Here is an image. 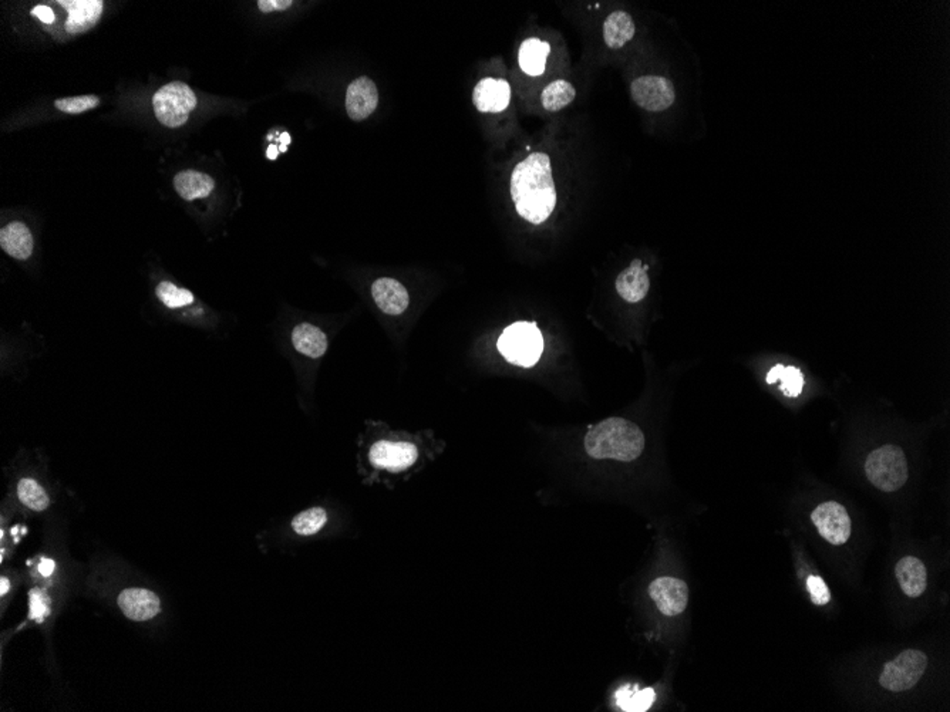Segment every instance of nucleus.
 <instances>
[{
    "label": "nucleus",
    "mask_w": 950,
    "mask_h": 712,
    "mask_svg": "<svg viewBox=\"0 0 950 712\" xmlns=\"http://www.w3.org/2000/svg\"><path fill=\"white\" fill-rule=\"evenodd\" d=\"M511 197L521 218L533 225L544 223L556 205L551 159L544 152H533L514 168Z\"/></svg>",
    "instance_id": "1"
},
{
    "label": "nucleus",
    "mask_w": 950,
    "mask_h": 712,
    "mask_svg": "<svg viewBox=\"0 0 950 712\" xmlns=\"http://www.w3.org/2000/svg\"><path fill=\"white\" fill-rule=\"evenodd\" d=\"M645 445L642 430L632 421L619 417L597 424L585 437V451L595 459L635 461L642 455Z\"/></svg>",
    "instance_id": "2"
},
{
    "label": "nucleus",
    "mask_w": 950,
    "mask_h": 712,
    "mask_svg": "<svg viewBox=\"0 0 950 712\" xmlns=\"http://www.w3.org/2000/svg\"><path fill=\"white\" fill-rule=\"evenodd\" d=\"M865 473L869 482L882 492H897L908 481V462L897 445H885L868 455Z\"/></svg>",
    "instance_id": "3"
},
{
    "label": "nucleus",
    "mask_w": 950,
    "mask_h": 712,
    "mask_svg": "<svg viewBox=\"0 0 950 712\" xmlns=\"http://www.w3.org/2000/svg\"><path fill=\"white\" fill-rule=\"evenodd\" d=\"M499 350L509 363L532 367L544 352V337L535 323L518 321L504 330L499 339Z\"/></svg>",
    "instance_id": "4"
},
{
    "label": "nucleus",
    "mask_w": 950,
    "mask_h": 712,
    "mask_svg": "<svg viewBox=\"0 0 950 712\" xmlns=\"http://www.w3.org/2000/svg\"><path fill=\"white\" fill-rule=\"evenodd\" d=\"M420 458V449L414 442L400 438H378L368 449V461L373 471L396 473L410 471Z\"/></svg>",
    "instance_id": "5"
},
{
    "label": "nucleus",
    "mask_w": 950,
    "mask_h": 712,
    "mask_svg": "<svg viewBox=\"0 0 950 712\" xmlns=\"http://www.w3.org/2000/svg\"><path fill=\"white\" fill-rule=\"evenodd\" d=\"M157 120L168 128H178L187 123L188 117L197 107V97L190 85L173 82L166 85L152 97Z\"/></svg>",
    "instance_id": "6"
},
{
    "label": "nucleus",
    "mask_w": 950,
    "mask_h": 712,
    "mask_svg": "<svg viewBox=\"0 0 950 712\" xmlns=\"http://www.w3.org/2000/svg\"><path fill=\"white\" fill-rule=\"evenodd\" d=\"M928 667V659L918 650H905L883 667L880 683L889 692H901L918 684Z\"/></svg>",
    "instance_id": "7"
},
{
    "label": "nucleus",
    "mask_w": 950,
    "mask_h": 712,
    "mask_svg": "<svg viewBox=\"0 0 950 712\" xmlns=\"http://www.w3.org/2000/svg\"><path fill=\"white\" fill-rule=\"evenodd\" d=\"M633 101L642 109L657 113L664 111L675 102L673 83L662 76H642L630 85Z\"/></svg>",
    "instance_id": "8"
},
{
    "label": "nucleus",
    "mask_w": 950,
    "mask_h": 712,
    "mask_svg": "<svg viewBox=\"0 0 950 712\" xmlns=\"http://www.w3.org/2000/svg\"><path fill=\"white\" fill-rule=\"evenodd\" d=\"M811 519L824 539L834 546H841L851 536V518L847 509L838 502L818 505Z\"/></svg>",
    "instance_id": "9"
},
{
    "label": "nucleus",
    "mask_w": 950,
    "mask_h": 712,
    "mask_svg": "<svg viewBox=\"0 0 950 712\" xmlns=\"http://www.w3.org/2000/svg\"><path fill=\"white\" fill-rule=\"evenodd\" d=\"M649 596L661 613L673 618L686 611L689 603V587L680 578L662 576L649 586Z\"/></svg>",
    "instance_id": "10"
},
{
    "label": "nucleus",
    "mask_w": 950,
    "mask_h": 712,
    "mask_svg": "<svg viewBox=\"0 0 950 712\" xmlns=\"http://www.w3.org/2000/svg\"><path fill=\"white\" fill-rule=\"evenodd\" d=\"M378 104V85L371 78L361 76L350 83L346 92V111L352 120H366L375 113Z\"/></svg>",
    "instance_id": "11"
},
{
    "label": "nucleus",
    "mask_w": 950,
    "mask_h": 712,
    "mask_svg": "<svg viewBox=\"0 0 950 712\" xmlns=\"http://www.w3.org/2000/svg\"><path fill=\"white\" fill-rule=\"evenodd\" d=\"M118 607L126 618L133 621H147L161 611L159 597L147 589H127L118 596Z\"/></svg>",
    "instance_id": "12"
},
{
    "label": "nucleus",
    "mask_w": 950,
    "mask_h": 712,
    "mask_svg": "<svg viewBox=\"0 0 950 712\" xmlns=\"http://www.w3.org/2000/svg\"><path fill=\"white\" fill-rule=\"evenodd\" d=\"M473 101L481 113H501L511 101V87L502 78H483L474 89Z\"/></svg>",
    "instance_id": "13"
},
{
    "label": "nucleus",
    "mask_w": 950,
    "mask_h": 712,
    "mask_svg": "<svg viewBox=\"0 0 950 712\" xmlns=\"http://www.w3.org/2000/svg\"><path fill=\"white\" fill-rule=\"evenodd\" d=\"M69 12L66 30L71 35L87 32L94 28L103 13L101 0H61L57 2Z\"/></svg>",
    "instance_id": "14"
},
{
    "label": "nucleus",
    "mask_w": 950,
    "mask_h": 712,
    "mask_svg": "<svg viewBox=\"0 0 950 712\" xmlns=\"http://www.w3.org/2000/svg\"><path fill=\"white\" fill-rule=\"evenodd\" d=\"M371 296L378 309L389 316H399L409 307V293L396 279H378L371 286Z\"/></svg>",
    "instance_id": "15"
},
{
    "label": "nucleus",
    "mask_w": 950,
    "mask_h": 712,
    "mask_svg": "<svg viewBox=\"0 0 950 712\" xmlns=\"http://www.w3.org/2000/svg\"><path fill=\"white\" fill-rule=\"evenodd\" d=\"M649 287L647 265H643L642 261H633L632 265L625 269L616 279V290H618L619 296L629 303H637L645 299Z\"/></svg>",
    "instance_id": "16"
},
{
    "label": "nucleus",
    "mask_w": 950,
    "mask_h": 712,
    "mask_svg": "<svg viewBox=\"0 0 950 712\" xmlns=\"http://www.w3.org/2000/svg\"><path fill=\"white\" fill-rule=\"evenodd\" d=\"M895 571H897V582L906 596L919 597L925 592L926 586H928V571H926L925 564L919 561L918 557H904L897 562Z\"/></svg>",
    "instance_id": "17"
},
{
    "label": "nucleus",
    "mask_w": 950,
    "mask_h": 712,
    "mask_svg": "<svg viewBox=\"0 0 950 712\" xmlns=\"http://www.w3.org/2000/svg\"><path fill=\"white\" fill-rule=\"evenodd\" d=\"M0 247L12 258L26 261L33 254L32 232L23 222H12L0 232Z\"/></svg>",
    "instance_id": "18"
},
{
    "label": "nucleus",
    "mask_w": 950,
    "mask_h": 712,
    "mask_svg": "<svg viewBox=\"0 0 950 712\" xmlns=\"http://www.w3.org/2000/svg\"><path fill=\"white\" fill-rule=\"evenodd\" d=\"M635 21L623 11L609 14L604 23V40L609 49H622L635 36Z\"/></svg>",
    "instance_id": "19"
},
{
    "label": "nucleus",
    "mask_w": 950,
    "mask_h": 712,
    "mask_svg": "<svg viewBox=\"0 0 950 712\" xmlns=\"http://www.w3.org/2000/svg\"><path fill=\"white\" fill-rule=\"evenodd\" d=\"M292 343L299 353L311 359H319L328 352V337L311 323H301L294 328Z\"/></svg>",
    "instance_id": "20"
},
{
    "label": "nucleus",
    "mask_w": 950,
    "mask_h": 712,
    "mask_svg": "<svg viewBox=\"0 0 950 712\" xmlns=\"http://www.w3.org/2000/svg\"><path fill=\"white\" fill-rule=\"evenodd\" d=\"M174 188L185 201L207 198L215 188V181L199 171H183L174 178Z\"/></svg>",
    "instance_id": "21"
},
{
    "label": "nucleus",
    "mask_w": 950,
    "mask_h": 712,
    "mask_svg": "<svg viewBox=\"0 0 950 712\" xmlns=\"http://www.w3.org/2000/svg\"><path fill=\"white\" fill-rule=\"evenodd\" d=\"M328 523V509L323 508V506H312V508L297 514L292 519L290 528L294 530L295 535L299 536V538H313V536L319 535L321 530H325Z\"/></svg>",
    "instance_id": "22"
},
{
    "label": "nucleus",
    "mask_w": 950,
    "mask_h": 712,
    "mask_svg": "<svg viewBox=\"0 0 950 712\" xmlns=\"http://www.w3.org/2000/svg\"><path fill=\"white\" fill-rule=\"evenodd\" d=\"M656 692L654 688H637V685H625L615 692V702L619 708L628 712L647 711L654 706Z\"/></svg>",
    "instance_id": "23"
},
{
    "label": "nucleus",
    "mask_w": 950,
    "mask_h": 712,
    "mask_svg": "<svg viewBox=\"0 0 950 712\" xmlns=\"http://www.w3.org/2000/svg\"><path fill=\"white\" fill-rule=\"evenodd\" d=\"M548 54L549 44L547 42H540V39L525 40L520 49V66L524 73L530 76L542 75Z\"/></svg>",
    "instance_id": "24"
},
{
    "label": "nucleus",
    "mask_w": 950,
    "mask_h": 712,
    "mask_svg": "<svg viewBox=\"0 0 950 712\" xmlns=\"http://www.w3.org/2000/svg\"><path fill=\"white\" fill-rule=\"evenodd\" d=\"M781 383V390L787 397H797L801 394L804 387V376L797 367H784L781 364L774 366L767 374V383Z\"/></svg>",
    "instance_id": "25"
},
{
    "label": "nucleus",
    "mask_w": 950,
    "mask_h": 712,
    "mask_svg": "<svg viewBox=\"0 0 950 712\" xmlns=\"http://www.w3.org/2000/svg\"><path fill=\"white\" fill-rule=\"evenodd\" d=\"M575 89L571 83L565 80H556L545 87L540 95V101L545 109L555 113L569 106L575 100Z\"/></svg>",
    "instance_id": "26"
},
{
    "label": "nucleus",
    "mask_w": 950,
    "mask_h": 712,
    "mask_svg": "<svg viewBox=\"0 0 950 712\" xmlns=\"http://www.w3.org/2000/svg\"><path fill=\"white\" fill-rule=\"evenodd\" d=\"M18 498L26 508L35 512L46 511L49 508L50 499L46 490L40 487L32 478H21L18 483Z\"/></svg>",
    "instance_id": "27"
},
{
    "label": "nucleus",
    "mask_w": 950,
    "mask_h": 712,
    "mask_svg": "<svg viewBox=\"0 0 950 712\" xmlns=\"http://www.w3.org/2000/svg\"><path fill=\"white\" fill-rule=\"evenodd\" d=\"M156 293L157 297L168 309H181V307L190 306V304L194 303V295L190 290L178 287V286L168 282V280L159 283L157 286Z\"/></svg>",
    "instance_id": "28"
},
{
    "label": "nucleus",
    "mask_w": 950,
    "mask_h": 712,
    "mask_svg": "<svg viewBox=\"0 0 950 712\" xmlns=\"http://www.w3.org/2000/svg\"><path fill=\"white\" fill-rule=\"evenodd\" d=\"M100 104V99L97 95H80V97H69V99L57 100L54 102L57 109H61L63 113L68 114H80L89 109H96Z\"/></svg>",
    "instance_id": "29"
},
{
    "label": "nucleus",
    "mask_w": 950,
    "mask_h": 712,
    "mask_svg": "<svg viewBox=\"0 0 950 712\" xmlns=\"http://www.w3.org/2000/svg\"><path fill=\"white\" fill-rule=\"evenodd\" d=\"M28 607H30V619L42 623L50 613V600L46 593L40 589H33L28 593Z\"/></svg>",
    "instance_id": "30"
},
{
    "label": "nucleus",
    "mask_w": 950,
    "mask_h": 712,
    "mask_svg": "<svg viewBox=\"0 0 950 712\" xmlns=\"http://www.w3.org/2000/svg\"><path fill=\"white\" fill-rule=\"evenodd\" d=\"M807 589L811 595L813 603L816 604V606H825V604L830 603V589H828V586L825 585L820 576H809L807 578Z\"/></svg>",
    "instance_id": "31"
},
{
    "label": "nucleus",
    "mask_w": 950,
    "mask_h": 712,
    "mask_svg": "<svg viewBox=\"0 0 950 712\" xmlns=\"http://www.w3.org/2000/svg\"><path fill=\"white\" fill-rule=\"evenodd\" d=\"M294 4L292 0H259L258 7L262 13H272L275 11H287Z\"/></svg>",
    "instance_id": "32"
},
{
    "label": "nucleus",
    "mask_w": 950,
    "mask_h": 712,
    "mask_svg": "<svg viewBox=\"0 0 950 712\" xmlns=\"http://www.w3.org/2000/svg\"><path fill=\"white\" fill-rule=\"evenodd\" d=\"M32 13L33 16H36V18L40 19L43 23H47V25H50V23H53L54 19H56L54 18L53 11H52L49 6H45V4H39V6H36L35 9H33Z\"/></svg>",
    "instance_id": "33"
},
{
    "label": "nucleus",
    "mask_w": 950,
    "mask_h": 712,
    "mask_svg": "<svg viewBox=\"0 0 950 712\" xmlns=\"http://www.w3.org/2000/svg\"><path fill=\"white\" fill-rule=\"evenodd\" d=\"M56 569V563L52 559H43L42 563L39 564V571L43 576H50Z\"/></svg>",
    "instance_id": "34"
},
{
    "label": "nucleus",
    "mask_w": 950,
    "mask_h": 712,
    "mask_svg": "<svg viewBox=\"0 0 950 712\" xmlns=\"http://www.w3.org/2000/svg\"><path fill=\"white\" fill-rule=\"evenodd\" d=\"M9 590H11V582H9V578L4 576V578H0V595L6 596Z\"/></svg>",
    "instance_id": "35"
},
{
    "label": "nucleus",
    "mask_w": 950,
    "mask_h": 712,
    "mask_svg": "<svg viewBox=\"0 0 950 712\" xmlns=\"http://www.w3.org/2000/svg\"><path fill=\"white\" fill-rule=\"evenodd\" d=\"M278 151H280V149H276L275 145H272V147H269L268 158L276 159V157H278Z\"/></svg>",
    "instance_id": "36"
}]
</instances>
